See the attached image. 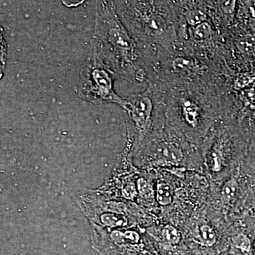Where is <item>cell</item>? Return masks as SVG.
<instances>
[{"mask_svg":"<svg viewBox=\"0 0 255 255\" xmlns=\"http://www.w3.org/2000/svg\"><path fill=\"white\" fill-rule=\"evenodd\" d=\"M91 46L118 77L133 83L148 80L142 68L136 42L117 14L114 1H96L95 28Z\"/></svg>","mask_w":255,"mask_h":255,"instance_id":"1","label":"cell"},{"mask_svg":"<svg viewBox=\"0 0 255 255\" xmlns=\"http://www.w3.org/2000/svg\"><path fill=\"white\" fill-rule=\"evenodd\" d=\"M114 1L121 21L133 38L165 48L172 46L175 28L164 1Z\"/></svg>","mask_w":255,"mask_h":255,"instance_id":"2","label":"cell"},{"mask_svg":"<svg viewBox=\"0 0 255 255\" xmlns=\"http://www.w3.org/2000/svg\"><path fill=\"white\" fill-rule=\"evenodd\" d=\"M118 75L94 47L83 64L80 74L78 95L95 105L114 103L122 107L125 98L114 91V82Z\"/></svg>","mask_w":255,"mask_h":255,"instance_id":"3","label":"cell"},{"mask_svg":"<svg viewBox=\"0 0 255 255\" xmlns=\"http://www.w3.org/2000/svg\"><path fill=\"white\" fill-rule=\"evenodd\" d=\"M155 87L150 83L145 92L126 97L122 108L128 122V136L133 140V147L147 138L157 126V101Z\"/></svg>","mask_w":255,"mask_h":255,"instance_id":"4","label":"cell"},{"mask_svg":"<svg viewBox=\"0 0 255 255\" xmlns=\"http://www.w3.org/2000/svg\"><path fill=\"white\" fill-rule=\"evenodd\" d=\"M217 234L210 225H201L198 230L196 242L201 246L206 248H214L217 243Z\"/></svg>","mask_w":255,"mask_h":255,"instance_id":"5","label":"cell"},{"mask_svg":"<svg viewBox=\"0 0 255 255\" xmlns=\"http://www.w3.org/2000/svg\"><path fill=\"white\" fill-rule=\"evenodd\" d=\"M182 114L186 122L193 127H197L200 121V109L190 102L187 101L182 103Z\"/></svg>","mask_w":255,"mask_h":255,"instance_id":"6","label":"cell"},{"mask_svg":"<svg viewBox=\"0 0 255 255\" xmlns=\"http://www.w3.org/2000/svg\"><path fill=\"white\" fill-rule=\"evenodd\" d=\"M155 196L159 205L169 206L173 201V191L167 183L160 181L157 182L156 187Z\"/></svg>","mask_w":255,"mask_h":255,"instance_id":"7","label":"cell"},{"mask_svg":"<svg viewBox=\"0 0 255 255\" xmlns=\"http://www.w3.org/2000/svg\"><path fill=\"white\" fill-rule=\"evenodd\" d=\"M162 240L165 242L166 244L169 246H176L179 244L181 241L180 233L177 228L172 225H166L161 233Z\"/></svg>","mask_w":255,"mask_h":255,"instance_id":"8","label":"cell"},{"mask_svg":"<svg viewBox=\"0 0 255 255\" xmlns=\"http://www.w3.org/2000/svg\"><path fill=\"white\" fill-rule=\"evenodd\" d=\"M238 184L235 178L228 179L223 184L221 190V196L224 203H229L237 195Z\"/></svg>","mask_w":255,"mask_h":255,"instance_id":"9","label":"cell"},{"mask_svg":"<svg viewBox=\"0 0 255 255\" xmlns=\"http://www.w3.org/2000/svg\"><path fill=\"white\" fill-rule=\"evenodd\" d=\"M185 19L189 26L196 27L201 23L206 22L207 15L201 9L189 10L185 15Z\"/></svg>","mask_w":255,"mask_h":255,"instance_id":"10","label":"cell"},{"mask_svg":"<svg viewBox=\"0 0 255 255\" xmlns=\"http://www.w3.org/2000/svg\"><path fill=\"white\" fill-rule=\"evenodd\" d=\"M233 248L243 253H249L251 250V243L249 238L243 233L233 236L231 239Z\"/></svg>","mask_w":255,"mask_h":255,"instance_id":"11","label":"cell"},{"mask_svg":"<svg viewBox=\"0 0 255 255\" xmlns=\"http://www.w3.org/2000/svg\"><path fill=\"white\" fill-rule=\"evenodd\" d=\"M193 37L196 41L207 40L213 35V29L211 25L206 21L193 28Z\"/></svg>","mask_w":255,"mask_h":255,"instance_id":"12","label":"cell"},{"mask_svg":"<svg viewBox=\"0 0 255 255\" xmlns=\"http://www.w3.org/2000/svg\"><path fill=\"white\" fill-rule=\"evenodd\" d=\"M136 183L138 196H141L143 199H150L153 196L154 191L152 184L147 179L140 177L137 179Z\"/></svg>","mask_w":255,"mask_h":255,"instance_id":"13","label":"cell"},{"mask_svg":"<svg viewBox=\"0 0 255 255\" xmlns=\"http://www.w3.org/2000/svg\"><path fill=\"white\" fill-rule=\"evenodd\" d=\"M238 47L243 53H253L255 48V35L249 34L242 36L241 38L238 40Z\"/></svg>","mask_w":255,"mask_h":255,"instance_id":"14","label":"cell"},{"mask_svg":"<svg viewBox=\"0 0 255 255\" xmlns=\"http://www.w3.org/2000/svg\"><path fill=\"white\" fill-rule=\"evenodd\" d=\"M236 1H225L221 3V9L223 13L226 14H232L236 9Z\"/></svg>","mask_w":255,"mask_h":255,"instance_id":"15","label":"cell"}]
</instances>
